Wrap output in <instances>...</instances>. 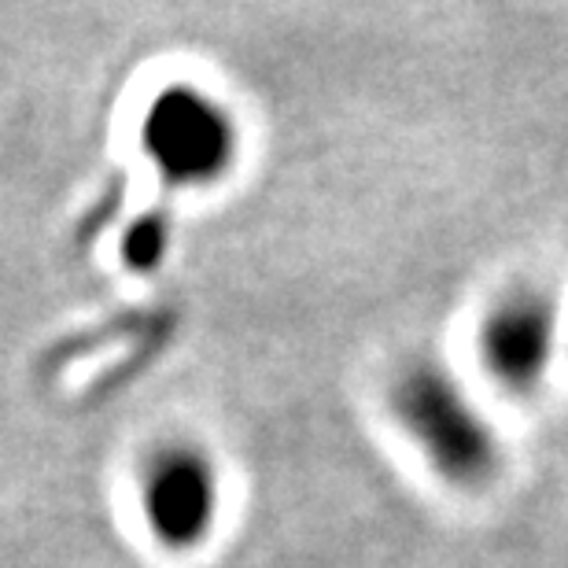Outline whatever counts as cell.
<instances>
[{
    "instance_id": "obj_2",
    "label": "cell",
    "mask_w": 568,
    "mask_h": 568,
    "mask_svg": "<svg viewBox=\"0 0 568 568\" xmlns=\"http://www.w3.org/2000/svg\"><path fill=\"white\" fill-rule=\"evenodd\" d=\"M141 144L170 185L192 189L219 181L236 159L230 111L192 85H170L148 104Z\"/></svg>"
},
{
    "instance_id": "obj_5",
    "label": "cell",
    "mask_w": 568,
    "mask_h": 568,
    "mask_svg": "<svg viewBox=\"0 0 568 568\" xmlns=\"http://www.w3.org/2000/svg\"><path fill=\"white\" fill-rule=\"evenodd\" d=\"M166 252V225L159 219H141L126 236V258L133 270H152Z\"/></svg>"
},
{
    "instance_id": "obj_1",
    "label": "cell",
    "mask_w": 568,
    "mask_h": 568,
    "mask_svg": "<svg viewBox=\"0 0 568 568\" xmlns=\"http://www.w3.org/2000/svg\"><path fill=\"white\" fill-rule=\"evenodd\" d=\"M392 410L414 447L447 484L476 491L498 476L503 454L495 432L443 369L417 366L403 373L392 392Z\"/></svg>"
},
{
    "instance_id": "obj_3",
    "label": "cell",
    "mask_w": 568,
    "mask_h": 568,
    "mask_svg": "<svg viewBox=\"0 0 568 568\" xmlns=\"http://www.w3.org/2000/svg\"><path fill=\"white\" fill-rule=\"evenodd\" d=\"M144 517L163 547H200L219 517V476L207 454L192 447L155 454L144 473Z\"/></svg>"
},
{
    "instance_id": "obj_4",
    "label": "cell",
    "mask_w": 568,
    "mask_h": 568,
    "mask_svg": "<svg viewBox=\"0 0 568 568\" xmlns=\"http://www.w3.org/2000/svg\"><path fill=\"white\" fill-rule=\"evenodd\" d=\"M554 355V311L542 295H509L484 317L480 362L498 388L528 395Z\"/></svg>"
}]
</instances>
